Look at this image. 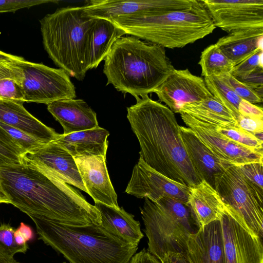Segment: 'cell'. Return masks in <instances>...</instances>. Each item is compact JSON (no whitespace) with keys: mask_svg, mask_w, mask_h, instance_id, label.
<instances>
[{"mask_svg":"<svg viewBox=\"0 0 263 263\" xmlns=\"http://www.w3.org/2000/svg\"><path fill=\"white\" fill-rule=\"evenodd\" d=\"M10 203L33 215L70 225L99 224V211L81 194L49 172L23 162L0 167Z\"/></svg>","mask_w":263,"mask_h":263,"instance_id":"cell-1","label":"cell"},{"mask_svg":"<svg viewBox=\"0 0 263 263\" xmlns=\"http://www.w3.org/2000/svg\"><path fill=\"white\" fill-rule=\"evenodd\" d=\"M135 98L136 103L127 107V118L139 142V159L190 187L200 183L187 155L174 113L148 95Z\"/></svg>","mask_w":263,"mask_h":263,"instance_id":"cell-2","label":"cell"},{"mask_svg":"<svg viewBox=\"0 0 263 263\" xmlns=\"http://www.w3.org/2000/svg\"><path fill=\"white\" fill-rule=\"evenodd\" d=\"M174 69L164 48L128 35L115 41L103 72L106 85L136 98L153 92Z\"/></svg>","mask_w":263,"mask_h":263,"instance_id":"cell-3","label":"cell"},{"mask_svg":"<svg viewBox=\"0 0 263 263\" xmlns=\"http://www.w3.org/2000/svg\"><path fill=\"white\" fill-rule=\"evenodd\" d=\"M35 223L39 239L70 263H129L138 247L132 246L100 225H70L28 215Z\"/></svg>","mask_w":263,"mask_h":263,"instance_id":"cell-4","label":"cell"},{"mask_svg":"<svg viewBox=\"0 0 263 263\" xmlns=\"http://www.w3.org/2000/svg\"><path fill=\"white\" fill-rule=\"evenodd\" d=\"M81 7L58 8L40 20L43 44L49 57L69 77L83 81L89 70L91 34L96 18Z\"/></svg>","mask_w":263,"mask_h":263,"instance_id":"cell-5","label":"cell"},{"mask_svg":"<svg viewBox=\"0 0 263 263\" xmlns=\"http://www.w3.org/2000/svg\"><path fill=\"white\" fill-rule=\"evenodd\" d=\"M126 34L175 49L204 38L216 28L202 0L191 7L162 14L111 21Z\"/></svg>","mask_w":263,"mask_h":263,"instance_id":"cell-6","label":"cell"},{"mask_svg":"<svg viewBox=\"0 0 263 263\" xmlns=\"http://www.w3.org/2000/svg\"><path fill=\"white\" fill-rule=\"evenodd\" d=\"M140 211L151 254L161 261L170 252L185 254L189 236L197 231L189 205L171 198H145Z\"/></svg>","mask_w":263,"mask_h":263,"instance_id":"cell-7","label":"cell"},{"mask_svg":"<svg viewBox=\"0 0 263 263\" xmlns=\"http://www.w3.org/2000/svg\"><path fill=\"white\" fill-rule=\"evenodd\" d=\"M214 189L225 205L233 211L252 233L262 239L263 191L234 165L216 177Z\"/></svg>","mask_w":263,"mask_h":263,"instance_id":"cell-8","label":"cell"},{"mask_svg":"<svg viewBox=\"0 0 263 263\" xmlns=\"http://www.w3.org/2000/svg\"><path fill=\"white\" fill-rule=\"evenodd\" d=\"M20 67L25 102L47 105L57 100L76 98V87L64 70L25 59Z\"/></svg>","mask_w":263,"mask_h":263,"instance_id":"cell-9","label":"cell"},{"mask_svg":"<svg viewBox=\"0 0 263 263\" xmlns=\"http://www.w3.org/2000/svg\"><path fill=\"white\" fill-rule=\"evenodd\" d=\"M197 0H91L82 6L83 15L113 21L146 17L187 9Z\"/></svg>","mask_w":263,"mask_h":263,"instance_id":"cell-10","label":"cell"},{"mask_svg":"<svg viewBox=\"0 0 263 263\" xmlns=\"http://www.w3.org/2000/svg\"><path fill=\"white\" fill-rule=\"evenodd\" d=\"M220 221L227 263H263L261 238L227 206Z\"/></svg>","mask_w":263,"mask_h":263,"instance_id":"cell-11","label":"cell"},{"mask_svg":"<svg viewBox=\"0 0 263 263\" xmlns=\"http://www.w3.org/2000/svg\"><path fill=\"white\" fill-rule=\"evenodd\" d=\"M190 187L156 171L140 159L134 167L125 192L156 202L171 198L188 205Z\"/></svg>","mask_w":263,"mask_h":263,"instance_id":"cell-12","label":"cell"},{"mask_svg":"<svg viewBox=\"0 0 263 263\" xmlns=\"http://www.w3.org/2000/svg\"><path fill=\"white\" fill-rule=\"evenodd\" d=\"M214 24L228 33L263 28V0H202Z\"/></svg>","mask_w":263,"mask_h":263,"instance_id":"cell-13","label":"cell"},{"mask_svg":"<svg viewBox=\"0 0 263 263\" xmlns=\"http://www.w3.org/2000/svg\"><path fill=\"white\" fill-rule=\"evenodd\" d=\"M153 92L174 113H178L183 105L205 100L212 94L204 79L192 74L188 69H175Z\"/></svg>","mask_w":263,"mask_h":263,"instance_id":"cell-14","label":"cell"},{"mask_svg":"<svg viewBox=\"0 0 263 263\" xmlns=\"http://www.w3.org/2000/svg\"><path fill=\"white\" fill-rule=\"evenodd\" d=\"M184 123L199 140L219 159L235 166L263 162V153L233 142L213 130L208 124L180 114Z\"/></svg>","mask_w":263,"mask_h":263,"instance_id":"cell-15","label":"cell"},{"mask_svg":"<svg viewBox=\"0 0 263 263\" xmlns=\"http://www.w3.org/2000/svg\"><path fill=\"white\" fill-rule=\"evenodd\" d=\"M23 162L47 171L67 184L87 193L74 157L55 141L26 153Z\"/></svg>","mask_w":263,"mask_h":263,"instance_id":"cell-16","label":"cell"},{"mask_svg":"<svg viewBox=\"0 0 263 263\" xmlns=\"http://www.w3.org/2000/svg\"><path fill=\"white\" fill-rule=\"evenodd\" d=\"M74 158L87 193L95 202L119 208L117 195L108 173L106 157L80 156Z\"/></svg>","mask_w":263,"mask_h":263,"instance_id":"cell-17","label":"cell"},{"mask_svg":"<svg viewBox=\"0 0 263 263\" xmlns=\"http://www.w3.org/2000/svg\"><path fill=\"white\" fill-rule=\"evenodd\" d=\"M184 254L190 263H227L220 220L191 234Z\"/></svg>","mask_w":263,"mask_h":263,"instance_id":"cell-18","label":"cell"},{"mask_svg":"<svg viewBox=\"0 0 263 263\" xmlns=\"http://www.w3.org/2000/svg\"><path fill=\"white\" fill-rule=\"evenodd\" d=\"M180 133L195 172L201 181L204 180L214 189L216 177L232 165L214 155L189 127L180 126Z\"/></svg>","mask_w":263,"mask_h":263,"instance_id":"cell-19","label":"cell"},{"mask_svg":"<svg viewBox=\"0 0 263 263\" xmlns=\"http://www.w3.org/2000/svg\"><path fill=\"white\" fill-rule=\"evenodd\" d=\"M47 106L49 112L63 127V135L93 129L99 126L96 113L82 99H61Z\"/></svg>","mask_w":263,"mask_h":263,"instance_id":"cell-20","label":"cell"},{"mask_svg":"<svg viewBox=\"0 0 263 263\" xmlns=\"http://www.w3.org/2000/svg\"><path fill=\"white\" fill-rule=\"evenodd\" d=\"M23 103L0 99V122L21 130L46 143L55 141L60 134L29 113Z\"/></svg>","mask_w":263,"mask_h":263,"instance_id":"cell-21","label":"cell"},{"mask_svg":"<svg viewBox=\"0 0 263 263\" xmlns=\"http://www.w3.org/2000/svg\"><path fill=\"white\" fill-rule=\"evenodd\" d=\"M188 205L199 229L220 220L226 209L218 193L204 180L190 187Z\"/></svg>","mask_w":263,"mask_h":263,"instance_id":"cell-22","label":"cell"},{"mask_svg":"<svg viewBox=\"0 0 263 263\" xmlns=\"http://www.w3.org/2000/svg\"><path fill=\"white\" fill-rule=\"evenodd\" d=\"M94 205L100 213V225L103 229L126 243L138 247L143 234L140 222L133 215L122 207L116 208L99 202H95Z\"/></svg>","mask_w":263,"mask_h":263,"instance_id":"cell-23","label":"cell"},{"mask_svg":"<svg viewBox=\"0 0 263 263\" xmlns=\"http://www.w3.org/2000/svg\"><path fill=\"white\" fill-rule=\"evenodd\" d=\"M263 28L233 31L219 38L216 45L236 65L262 50Z\"/></svg>","mask_w":263,"mask_h":263,"instance_id":"cell-24","label":"cell"},{"mask_svg":"<svg viewBox=\"0 0 263 263\" xmlns=\"http://www.w3.org/2000/svg\"><path fill=\"white\" fill-rule=\"evenodd\" d=\"M109 133L98 127L86 130L59 135L55 141L73 157L102 156L106 157Z\"/></svg>","mask_w":263,"mask_h":263,"instance_id":"cell-25","label":"cell"},{"mask_svg":"<svg viewBox=\"0 0 263 263\" xmlns=\"http://www.w3.org/2000/svg\"><path fill=\"white\" fill-rule=\"evenodd\" d=\"M178 113L203 123L239 127L235 115L213 96L201 101L184 104Z\"/></svg>","mask_w":263,"mask_h":263,"instance_id":"cell-26","label":"cell"},{"mask_svg":"<svg viewBox=\"0 0 263 263\" xmlns=\"http://www.w3.org/2000/svg\"><path fill=\"white\" fill-rule=\"evenodd\" d=\"M125 34L111 21L96 18L91 37L89 70L97 68L107 56L115 41Z\"/></svg>","mask_w":263,"mask_h":263,"instance_id":"cell-27","label":"cell"},{"mask_svg":"<svg viewBox=\"0 0 263 263\" xmlns=\"http://www.w3.org/2000/svg\"><path fill=\"white\" fill-rule=\"evenodd\" d=\"M198 64L203 77L231 74L235 66L216 44L208 46L202 51Z\"/></svg>","mask_w":263,"mask_h":263,"instance_id":"cell-28","label":"cell"},{"mask_svg":"<svg viewBox=\"0 0 263 263\" xmlns=\"http://www.w3.org/2000/svg\"><path fill=\"white\" fill-rule=\"evenodd\" d=\"M205 85L212 95L238 119L240 114L238 107L241 99L232 89L217 76L204 77Z\"/></svg>","mask_w":263,"mask_h":263,"instance_id":"cell-29","label":"cell"},{"mask_svg":"<svg viewBox=\"0 0 263 263\" xmlns=\"http://www.w3.org/2000/svg\"><path fill=\"white\" fill-rule=\"evenodd\" d=\"M26 153L15 140L0 126V167L22 164Z\"/></svg>","mask_w":263,"mask_h":263,"instance_id":"cell-30","label":"cell"},{"mask_svg":"<svg viewBox=\"0 0 263 263\" xmlns=\"http://www.w3.org/2000/svg\"><path fill=\"white\" fill-rule=\"evenodd\" d=\"M205 124L222 136L246 147L263 153V141L240 127Z\"/></svg>","mask_w":263,"mask_h":263,"instance_id":"cell-31","label":"cell"},{"mask_svg":"<svg viewBox=\"0 0 263 263\" xmlns=\"http://www.w3.org/2000/svg\"><path fill=\"white\" fill-rule=\"evenodd\" d=\"M15 229L9 224L0 225V252L5 255L13 258L17 253H25L28 245L19 246L14 239Z\"/></svg>","mask_w":263,"mask_h":263,"instance_id":"cell-32","label":"cell"},{"mask_svg":"<svg viewBox=\"0 0 263 263\" xmlns=\"http://www.w3.org/2000/svg\"><path fill=\"white\" fill-rule=\"evenodd\" d=\"M0 126L9 134L26 153L33 152L48 144L21 130L1 122Z\"/></svg>","mask_w":263,"mask_h":263,"instance_id":"cell-33","label":"cell"},{"mask_svg":"<svg viewBox=\"0 0 263 263\" xmlns=\"http://www.w3.org/2000/svg\"><path fill=\"white\" fill-rule=\"evenodd\" d=\"M241 99L254 104L262 102V97L255 90L239 81L230 73L219 76Z\"/></svg>","mask_w":263,"mask_h":263,"instance_id":"cell-34","label":"cell"},{"mask_svg":"<svg viewBox=\"0 0 263 263\" xmlns=\"http://www.w3.org/2000/svg\"><path fill=\"white\" fill-rule=\"evenodd\" d=\"M0 99L24 103L22 79L15 77L1 79Z\"/></svg>","mask_w":263,"mask_h":263,"instance_id":"cell-35","label":"cell"},{"mask_svg":"<svg viewBox=\"0 0 263 263\" xmlns=\"http://www.w3.org/2000/svg\"><path fill=\"white\" fill-rule=\"evenodd\" d=\"M262 50L234 66L231 74L235 78L244 76L258 67H262Z\"/></svg>","mask_w":263,"mask_h":263,"instance_id":"cell-36","label":"cell"},{"mask_svg":"<svg viewBox=\"0 0 263 263\" xmlns=\"http://www.w3.org/2000/svg\"><path fill=\"white\" fill-rule=\"evenodd\" d=\"M54 0H0V13L14 12L20 9L49 3H58Z\"/></svg>","mask_w":263,"mask_h":263,"instance_id":"cell-37","label":"cell"},{"mask_svg":"<svg viewBox=\"0 0 263 263\" xmlns=\"http://www.w3.org/2000/svg\"><path fill=\"white\" fill-rule=\"evenodd\" d=\"M238 167L250 181L260 190L263 191V162L249 163L240 165Z\"/></svg>","mask_w":263,"mask_h":263,"instance_id":"cell-38","label":"cell"},{"mask_svg":"<svg viewBox=\"0 0 263 263\" xmlns=\"http://www.w3.org/2000/svg\"><path fill=\"white\" fill-rule=\"evenodd\" d=\"M238 124L240 128L263 141V118L240 115L238 119Z\"/></svg>","mask_w":263,"mask_h":263,"instance_id":"cell-39","label":"cell"},{"mask_svg":"<svg viewBox=\"0 0 263 263\" xmlns=\"http://www.w3.org/2000/svg\"><path fill=\"white\" fill-rule=\"evenodd\" d=\"M23 57L0 60V80L8 77H15L22 80L20 62Z\"/></svg>","mask_w":263,"mask_h":263,"instance_id":"cell-40","label":"cell"},{"mask_svg":"<svg viewBox=\"0 0 263 263\" xmlns=\"http://www.w3.org/2000/svg\"><path fill=\"white\" fill-rule=\"evenodd\" d=\"M235 78L262 97L263 67H258L244 76Z\"/></svg>","mask_w":263,"mask_h":263,"instance_id":"cell-41","label":"cell"},{"mask_svg":"<svg viewBox=\"0 0 263 263\" xmlns=\"http://www.w3.org/2000/svg\"><path fill=\"white\" fill-rule=\"evenodd\" d=\"M238 112L241 116L263 118V110L261 107L243 99L239 103Z\"/></svg>","mask_w":263,"mask_h":263,"instance_id":"cell-42","label":"cell"},{"mask_svg":"<svg viewBox=\"0 0 263 263\" xmlns=\"http://www.w3.org/2000/svg\"><path fill=\"white\" fill-rule=\"evenodd\" d=\"M129 263H161L156 257L151 254L145 248L131 258Z\"/></svg>","mask_w":263,"mask_h":263,"instance_id":"cell-43","label":"cell"},{"mask_svg":"<svg viewBox=\"0 0 263 263\" xmlns=\"http://www.w3.org/2000/svg\"><path fill=\"white\" fill-rule=\"evenodd\" d=\"M161 263H190L185 255L179 253H168L160 261Z\"/></svg>","mask_w":263,"mask_h":263,"instance_id":"cell-44","label":"cell"},{"mask_svg":"<svg viewBox=\"0 0 263 263\" xmlns=\"http://www.w3.org/2000/svg\"><path fill=\"white\" fill-rule=\"evenodd\" d=\"M27 242L33 237V233L30 227L26 224L21 222L17 229Z\"/></svg>","mask_w":263,"mask_h":263,"instance_id":"cell-45","label":"cell"},{"mask_svg":"<svg viewBox=\"0 0 263 263\" xmlns=\"http://www.w3.org/2000/svg\"><path fill=\"white\" fill-rule=\"evenodd\" d=\"M14 239L16 243L19 246L27 245V241L24 237L20 233L17 229H15L14 232Z\"/></svg>","mask_w":263,"mask_h":263,"instance_id":"cell-46","label":"cell"},{"mask_svg":"<svg viewBox=\"0 0 263 263\" xmlns=\"http://www.w3.org/2000/svg\"><path fill=\"white\" fill-rule=\"evenodd\" d=\"M0 263H19L14 258L9 257L0 252Z\"/></svg>","mask_w":263,"mask_h":263,"instance_id":"cell-47","label":"cell"},{"mask_svg":"<svg viewBox=\"0 0 263 263\" xmlns=\"http://www.w3.org/2000/svg\"><path fill=\"white\" fill-rule=\"evenodd\" d=\"M10 203V202L3 190L0 175V203Z\"/></svg>","mask_w":263,"mask_h":263,"instance_id":"cell-48","label":"cell"},{"mask_svg":"<svg viewBox=\"0 0 263 263\" xmlns=\"http://www.w3.org/2000/svg\"><path fill=\"white\" fill-rule=\"evenodd\" d=\"M17 57V55L7 53L0 50V60L15 59Z\"/></svg>","mask_w":263,"mask_h":263,"instance_id":"cell-49","label":"cell"},{"mask_svg":"<svg viewBox=\"0 0 263 263\" xmlns=\"http://www.w3.org/2000/svg\"><path fill=\"white\" fill-rule=\"evenodd\" d=\"M63 263H66V262H63Z\"/></svg>","mask_w":263,"mask_h":263,"instance_id":"cell-50","label":"cell"}]
</instances>
